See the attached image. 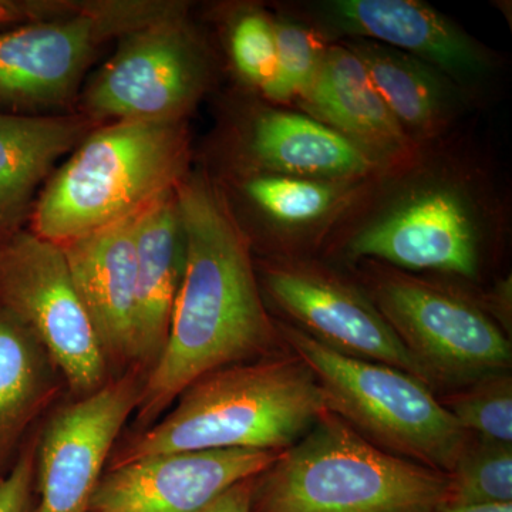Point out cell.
<instances>
[{
    "mask_svg": "<svg viewBox=\"0 0 512 512\" xmlns=\"http://www.w3.org/2000/svg\"><path fill=\"white\" fill-rule=\"evenodd\" d=\"M448 476L444 505H493L512 503V446L468 443Z\"/></svg>",
    "mask_w": 512,
    "mask_h": 512,
    "instance_id": "obj_23",
    "label": "cell"
},
{
    "mask_svg": "<svg viewBox=\"0 0 512 512\" xmlns=\"http://www.w3.org/2000/svg\"><path fill=\"white\" fill-rule=\"evenodd\" d=\"M275 451H175L107 468L90 512H197L271 466Z\"/></svg>",
    "mask_w": 512,
    "mask_h": 512,
    "instance_id": "obj_13",
    "label": "cell"
},
{
    "mask_svg": "<svg viewBox=\"0 0 512 512\" xmlns=\"http://www.w3.org/2000/svg\"><path fill=\"white\" fill-rule=\"evenodd\" d=\"M345 46L365 66L370 82L407 136H430L450 120L458 99L446 74L373 40L350 39Z\"/></svg>",
    "mask_w": 512,
    "mask_h": 512,
    "instance_id": "obj_20",
    "label": "cell"
},
{
    "mask_svg": "<svg viewBox=\"0 0 512 512\" xmlns=\"http://www.w3.org/2000/svg\"><path fill=\"white\" fill-rule=\"evenodd\" d=\"M433 512H512L511 504L493 505H467V507H456V505H441Z\"/></svg>",
    "mask_w": 512,
    "mask_h": 512,
    "instance_id": "obj_30",
    "label": "cell"
},
{
    "mask_svg": "<svg viewBox=\"0 0 512 512\" xmlns=\"http://www.w3.org/2000/svg\"><path fill=\"white\" fill-rule=\"evenodd\" d=\"M247 153L256 171L315 180L360 181L383 164L308 114L278 109L261 110L251 121Z\"/></svg>",
    "mask_w": 512,
    "mask_h": 512,
    "instance_id": "obj_16",
    "label": "cell"
},
{
    "mask_svg": "<svg viewBox=\"0 0 512 512\" xmlns=\"http://www.w3.org/2000/svg\"><path fill=\"white\" fill-rule=\"evenodd\" d=\"M360 181L315 180L254 171L241 191L272 227L286 234H306L325 227L355 194Z\"/></svg>",
    "mask_w": 512,
    "mask_h": 512,
    "instance_id": "obj_22",
    "label": "cell"
},
{
    "mask_svg": "<svg viewBox=\"0 0 512 512\" xmlns=\"http://www.w3.org/2000/svg\"><path fill=\"white\" fill-rule=\"evenodd\" d=\"M37 444L39 431H33L0 477V512H36Z\"/></svg>",
    "mask_w": 512,
    "mask_h": 512,
    "instance_id": "obj_27",
    "label": "cell"
},
{
    "mask_svg": "<svg viewBox=\"0 0 512 512\" xmlns=\"http://www.w3.org/2000/svg\"><path fill=\"white\" fill-rule=\"evenodd\" d=\"M481 215L463 185L448 180L410 184L366 218L348 242L355 258L410 271L474 278L480 262Z\"/></svg>",
    "mask_w": 512,
    "mask_h": 512,
    "instance_id": "obj_10",
    "label": "cell"
},
{
    "mask_svg": "<svg viewBox=\"0 0 512 512\" xmlns=\"http://www.w3.org/2000/svg\"><path fill=\"white\" fill-rule=\"evenodd\" d=\"M83 2L66 0H0V30L69 15Z\"/></svg>",
    "mask_w": 512,
    "mask_h": 512,
    "instance_id": "obj_28",
    "label": "cell"
},
{
    "mask_svg": "<svg viewBox=\"0 0 512 512\" xmlns=\"http://www.w3.org/2000/svg\"><path fill=\"white\" fill-rule=\"evenodd\" d=\"M228 50L239 77L268 96L278 62L274 18L264 10H242L229 26Z\"/></svg>",
    "mask_w": 512,
    "mask_h": 512,
    "instance_id": "obj_25",
    "label": "cell"
},
{
    "mask_svg": "<svg viewBox=\"0 0 512 512\" xmlns=\"http://www.w3.org/2000/svg\"><path fill=\"white\" fill-rule=\"evenodd\" d=\"M275 20L276 76L266 99L278 104L299 100L318 74L326 45L318 30L289 18Z\"/></svg>",
    "mask_w": 512,
    "mask_h": 512,
    "instance_id": "obj_24",
    "label": "cell"
},
{
    "mask_svg": "<svg viewBox=\"0 0 512 512\" xmlns=\"http://www.w3.org/2000/svg\"><path fill=\"white\" fill-rule=\"evenodd\" d=\"M57 375L32 333L0 309V477L57 396Z\"/></svg>",
    "mask_w": 512,
    "mask_h": 512,
    "instance_id": "obj_21",
    "label": "cell"
},
{
    "mask_svg": "<svg viewBox=\"0 0 512 512\" xmlns=\"http://www.w3.org/2000/svg\"><path fill=\"white\" fill-rule=\"evenodd\" d=\"M446 407L461 429L478 440L512 446V383L507 373L473 384Z\"/></svg>",
    "mask_w": 512,
    "mask_h": 512,
    "instance_id": "obj_26",
    "label": "cell"
},
{
    "mask_svg": "<svg viewBox=\"0 0 512 512\" xmlns=\"http://www.w3.org/2000/svg\"><path fill=\"white\" fill-rule=\"evenodd\" d=\"M309 117L320 121L377 160L409 151L404 133L370 82L365 66L345 45H330L315 80L298 100Z\"/></svg>",
    "mask_w": 512,
    "mask_h": 512,
    "instance_id": "obj_17",
    "label": "cell"
},
{
    "mask_svg": "<svg viewBox=\"0 0 512 512\" xmlns=\"http://www.w3.org/2000/svg\"><path fill=\"white\" fill-rule=\"evenodd\" d=\"M136 256L138 366L147 373L164 348L184 276L185 235L175 190L138 215Z\"/></svg>",
    "mask_w": 512,
    "mask_h": 512,
    "instance_id": "obj_18",
    "label": "cell"
},
{
    "mask_svg": "<svg viewBox=\"0 0 512 512\" xmlns=\"http://www.w3.org/2000/svg\"><path fill=\"white\" fill-rule=\"evenodd\" d=\"M84 114L0 113V237L22 229L40 183L96 128Z\"/></svg>",
    "mask_w": 512,
    "mask_h": 512,
    "instance_id": "obj_19",
    "label": "cell"
},
{
    "mask_svg": "<svg viewBox=\"0 0 512 512\" xmlns=\"http://www.w3.org/2000/svg\"><path fill=\"white\" fill-rule=\"evenodd\" d=\"M119 49L87 87L82 114L99 120L178 123L201 99L210 53L185 8L120 37Z\"/></svg>",
    "mask_w": 512,
    "mask_h": 512,
    "instance_id": "obj_8",
    "label": "cell"
},
{
    "mask_svg": "<svg viewBox=\"0 0 512 512\" xmlns=\"http://www.w3.org/2000/svg\"><path fill=\"white\" fill-rule=\"evenodd\" d=\"M279 336L316 376L330 412L376 446L450 474L466 450L468 433L429 386L383 363L336 352L298 326Z\"/></svg>",
    "mask_w": 512,
    "mask_h": 512,
    "instance_id": "obj_5",
    "label": "cell"
},
{
    "mask_svg": "<svg viewBox=\"0 0 512 512\" xmlns=\"http://www.w3.org/2000/svg\"><path fill=\"white\" fill-rule=\"evenodd\" d=\"M183 8L143 0L83 2L69 15L0 30V103H67L104 43Z\"/></svg>",
    "mask_w": 512,
    "mask_h": 512,
    "instance_id": "obj_7",
    "label": "cell"
},
{
    "mask_svg": "<svg viewBox=\"0 0 512 512\" xmlns=\"http://www.w3.org/2000/svg\"><path fill=\"white\" fill-rule=\"evenodd\" d=\"M175 192L185 269L167 340L147 372L134 413L141 430L156 423L195 380L269 356L279 336L262 299L249 239L227 195L200 174H187Z\"/></svg>",
    "mask_w": 512,
    "mask_h": 512,
    "instance_id": "obj_1",
    "label": "cell"
},
{
    "mask_svg": "<svg viewBox=\"0 0 512 512\" xmlns=\"http://www.w3.org/2000/svg\"><path fill=\"white\" fill-rule=\"evenodd\" d=\"M330 29L393 47L436 67L453 82L483 77L490 55L456 23L414 0H333L323 6Z\"/></svg>",
    "mask_w": 512,
    "mask_h": 512,
    "instance_id": "obj_15",
    "label": "cell"
},
{
    "mask_svg": "<svg viewBox=\"0 0 512 512\" xmlns=\"http://www.w3.org/2000/svg\"><path fill=\"white\" fill-rule=\"evenodd\" d=\"M174 403L164 417L113 451L107 468L175 451L281 453L329 410L318 379L296 355L221 367L191 383Z\"/></svg>",
    "mask_w": 512,
    "mask_h": 512,
    "instance_id": "obj_2",
    "label": "cell"
},
{
    "mask_svg": "<svg viewBox=\"0 0 512 512\" xmlns=\"http://www.w3.org/2000/svg\"><path fill=\"white\" fill-rule=\"evenodd\" d=\"M448 476L383 450L325 412L252 481L251 512H433Z\"/></svg>",
    "mask_w": 512,
    "mask_h": 512,
    "instance_id": "obj_3",
    "label": "cell"
},
{
    "mask_svg": "<svg viewBox=\"0 0 512 512\" xmlns=\"http://www.w3.org/2000/svg\"><path fill=\"white\" fill-rule=\"evenodd\" d=\"M146 375L130 367L52 414L39 431L36 512H90L117 437L136 413Z\"/></svg>",
    "mask_w": 512,
    "mask_h": 512,
    "instance_id": "obj_11",
    "label": "cell"
},
{
    "mask_svg": "<svg viewBox=\"0 0 512 512\" xmlns=\"http://www.w3.org/2000/svg\"><path fill=\"white\" fill-rule=\"evenodd\" d=\"M269 299L301 329L336 352L431 380L372 301L332 272L302 262H282L262 271Z\"/></svg>",
    "mask_w": 512,
    "mask_h": 512,
    "instance_id": "obj_12",
    "label": "cell"
},
{
    "mask_svg": "<svg viewBox=\"0 0 512 512\" xmlns=\"http://www.w3.org/2000/svg\"><path fill=\"white\" fill-rule=\"evenodd\" d=\"M252 481L254 477L232 485L220 497L197 512H251Z\"/></svg>",
    "mask_w": 512,
    "mask_h": 512,
    "instance_id": "obj_29",
    "label": "cell"
},
{
    "mask_svg": "<svg viewBox=\"0 0 512 512\" xmlns=\"http://www.w3.org/2000/svg\"><path fill=\"white\" fill-rule=\"evenodd\" d=\"M138 215L60 245L109 366H138ZM141 369V367H140Z\"/></svg>",
    "mask_w": 512,
    "mask_h": 512,
    "instance_id": "obj_14",
    "label": "cell"
},
{
    "mask_svg": "<svg viewBox=\"0 0 512 512\" xmlns=\"http://www.w3.org/2000/svg\"><path fill=\"white\" fill-rule=\"evenodd\" d=\"M0 309L32 333L74 399L110 379L60 245L23 228L0 237Z\"/></svg>",
    "mask_w": 512,
    "mask_h": 512,
    "instance_id": "obj_6",
    "label": "cell"
},
{
    "mask_svg": "<svg viewBox=\"0 0 512 512\" xmlns=\"http://www.w3.org/2000/svg\"><path fill=\"white\" fill-rule=\"evenodd\" d=\"M184 121L94 128L30 210V231L64 245L146 210L187 177Z\"/></svg>",
    "mask_w": 512,
    "mask_h": 512,
    "instance_id": "obj_4",
    "label": "cell"
},
{
    "mask_svg": "<svg viewBox=\"0 0 512 512\" xmlns=\"http://www.w3.org/2000/svg\"><path fill=\"white\" fill-rule=\"evenodd\" d=\"M372 301L431 383L473 386L510 369V340L483 309L457 293L389 272L377 279Z\"/></svg>",
    "mask_w": 512,
    "mask_h": 512,
    "instance_id": "obj_9",
    "label": "cell"
}]
</instances>
